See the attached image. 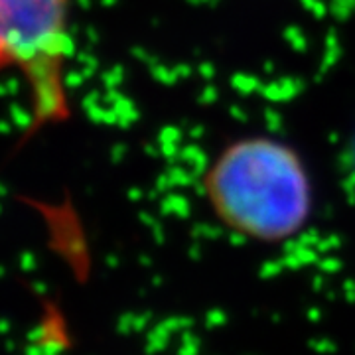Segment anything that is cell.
<instances>
[{"label": "cell", "mask_w": 355, "mask_h": 355, "mask_svg": "<svg viewBox=\"0 0 355 355\" xmlns=\"http://www.w3.org/2000/svg\"><path fill=\"white\" fill-rule=\"evenodd\" d=\"M67 12L69 0H0L2 64L22 73L32 97L28 135L69 116L64 89Z\"/></svg>", "instance_id": "2"}, {"label": "cell", "mask_w": 355, "mask_h": 355, "mask_svg": "<svg viewBox=\"0 0 355 355\" xmlns=\"http://www.w3.org/2000/svg\"><path fill=\"white\" fill-rule=\"evenodd\" d=\"M203 190L216 217L259 243L294 237L312 214V186L291 146L265 137L229 144L209 166Z\"/></svg>", "instance_id": "1"}]
</instances>
